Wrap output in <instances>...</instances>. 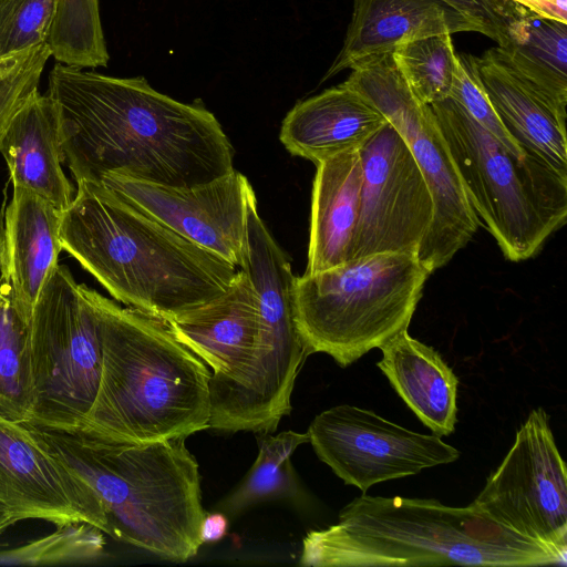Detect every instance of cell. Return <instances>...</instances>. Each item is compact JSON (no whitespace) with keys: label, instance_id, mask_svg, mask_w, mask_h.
Here are the masks:
<instances>
[{"label":"cell","instance_id":"19","mask_svg":"<svg viewBox=\"0 0 567 567\" xmlns=\"http://www.w3.org/2000/svg\"><path fill=\"white\" fill-rule=\"evenodd\" d=\"M0 153L13 187L35 193L61 212L70 206L75 188L62 168L60 110L49 94L35 92L13 116Z\"/></svg>","mask_w":567,"mask_h":567},{"label":"cell","instance_id":"1","mask_svg":"<svg viewBox=\"0 0 567 567\" xmlns=\"http://www.w3.org/2000/svg\"><path fill=\"white\" fill-rule=\"evenodd\" d=\"M48 94L60 110L63 158L76 183L120 174L193 187L235 168L234 148L212 112L157 92L142 76L56 63Z\"/></svg>","mask_w":567,"mask_h":567},{"label":"cell","instance_id":"4","mask_svg":"<svg viewBox=\"0 0 567 567\" xmlns=\"http://www.w3.org/2000/svg\"><path fill=\"white\" fill-rule=\"evenodd\" d=\"M299 564L315 567L542 566L566 564L555 550L493 522L472 503L363 494L338 522L310 530Z\"/></svg>","mask_w":567,"mask_h":567},{"label":"cell","instance_id":"29","mask_svg":"<svg viewBox=\"0 0 567 567\" xmlns=\"http://www.w3.org/2000/svg\"><path fill=\"white\" fill-rule=\"evenodd\" d=\"M50 55L42 43L0 59V141L13 116L38 92Z\"/></svg>","mask_w":567,"mask_h":567},{"label":"cell","instance_id":"34","mask_svg":"<svg viewBox=\"0 0 567 567\" xmlns=\"http://www.w3.org/2000/svg\"><path fill=\"white\" fill-rule=\"evenodd\" d=\"M538 14L567 23V0H511Z\"/></svg>","mask_w":567,"mask_h":567},{"label":"cell","instance_id":"32","mask_svg":"<svg viewBox=\"0 0 567 567\" xmlns=\"http://www.w3.org/2000/svg\"><path fill=\"white\" fill-rule=\"evenodd\" d=\"M474 23L480 33L504 44L512 25L529 9L511 0H442Z\"/></svg>","mask_w":567,"mask_h":567},{"label":"cell","instance_id":"20","mask_svg":"<svg viewBox=\"0 0 567 567\" xmlns=\"http://www.w3.org/2000/svg\"><path fill=\"white\" fill-rule=\"evenodd\" d=\"M476 74L499 120L526 155L567 178L566 121L497 54L473 55Z\"/></svg>","mask_w":567,"mask_h":567},{"label":"cell","instance_id":"14","mask_svg":"<svg viewBox=\"0 0 567 567\" xmlns=\"http://www.w3.org/2000/svg\"><path fill=\"white\" fill-rule=\"evenodd\" d=\"M101 184L175 233L240 267L248 212L257 203L249 181L235 168L205 184L173 187L107 174Z\"/></svg>","mask_w":567,"mask_h":567},{"label":"cell","instance_id":"6","mask_svg":"<svg viewBox=\"0 0 567 567\" xmlns=\"http://www.w3.org/2000/svg\"><path fill=\"white\" fill-rule=\"evenodd\" d=\"M167 324L210 371L209 429L272 433L290 414L295 382L310 354L297 329L261 319L244 270L221 296Z\"/></svg>","mask_w":567,"mask_h":567},{"label":"cell","instance_id":"7","mask_svg":"<svg viewBox=\"0 0 567 567\" xmlns=\"http://www.w3.org/2000/svg\"><path fill=\"white\" fill-rule=\"evenodd\" d=\"M430 275L416 252H384L296 277L295 320L309 354L346 368L408 330Z\"/></svg>","mask_w":567,"mask_h":567},{"label":"cell","instance_id":"16","mask_svg":"<svg viewBox=\"0 0 567 567\" xmlns=\"http://www.w3.org/2000/svg\"><path fill=\"white\" fill-rule=\"evenodd\" d=\"M470 31L478 32L474 23L442 0H353L343 45L322 82L392 53L404 40Z\"/></svg>","mask_w":567,"mask_h":567},{"label":"cell","instance_id":"17","mask_svg":"<svg viewBox=\"0 0 567 567\" xmlns=\"http://www.w3.org/2000/svg\"><path fill=\"white\" fill-rule=\"evenodd\" d=\"M62 212L35 193L13 187L0 218V268L21 309L32 317L62 250Z\"/></svg>","mask_w":567,"mask_h":567},{"label":"cell","instance_id":"5","mask_svg":"<svg viewBox=\"0 0 567 567\" xmlns=\"http://www.w3.org/2000/svg\"><path fill=\"white\" fill-rule=\"evenodd\" d=\"M102 340L94 402L80 423L106 436L150 443L209 429L210 371L167 322L85 287Z\"/></svg>","mask_w":567,"mask_h":567},{"label":"cell","instance_id":"9","mask_svg":"<svg viewBox=\"0 0 567 567\" xmlns=\"http://www.w3.org/2000/svg\"><path fill=\"white\" fill-rule=\"evenodd\" d=\"M85 285L58 265L31 318L34 403L28 421L48 426L80 424L100 384L102 340Z\"/></svg>","mask_w":567,"mask_h":567},{"label":"cell","instance_id":"23","mask_svg":"<svg viewBox=\"0 0 567 567\" xmlns=\"http://www.w3.org/2000/svg\"><path fill=\"white\" fill-rule=\"evenodd\" d=\"M504 63L567 118V23L528 10L495 47Z\"/></svg>","mask_w":567,"mask_h":567},{"label":"cell","instance_id":"21","mask_svg":"<svg viewBox=\"0 0 567 567\" xmlns=\"http://www.w3.org/2000/svg\"><path fill=\"white\" fill-rule=\"evenodd\" d=\"M316 166L305 274L324 271L348 261L360 213L362 164L359 150L337 154Z\"/></svg>","mask_w":567,"mask_h":567},{"label":"cell","instance_id":"33","mask_svg":"<svg viewBox=\"0 0 567 567\" xmlns=\"http://www.w3.org/2000/svg\"><path fill=\"white\" fill-rule=\"evenodd\" d=\"M227 530L228 518L225 513H206L199 527L202 544L219 542L227 534Z\"/></svg>","mask_w":567,"mask_h":567},{"label":"cell","instance_id":"24","mask_svg":"<svg viewBox=\"0 0 567 567\" xmlns=\"http://www.w3.org/2000/svg\"><path fill=\"white\" fill-rule=\"evenodd\" d=\"M31 318L0 268V415L14 422L28 421L34 403Z\"/></svg>","mask_w":567,"mask_h":567},{"label":"cell","instance_id":"8","mask_svg":"<svg viewBox=\"0 0 567 567\" xmlns=\"http://www.w3.org/2000/svg\"><path fill=\"white\" fill-rule=\"evenodd\" d=\"M476 216L504 257H534L566 223L567 178L515 157L452 97L430 105Z\"/></svg>","mask_w":567,"mask_h":567},{"label":"cell","instance_id":"11","mask_svg":"<svg viewBox=\"0 0 567 567\" xmlns=\"http://www.w3.org/2000/svg\"><path fill=\"white\" fill-rule=\"evenodd\" d=\"M472 504L502 527L567 558V474L549 416L530 411Z\"/></svg>","mask_w":567,"mask_h":567},{"label":"cell","instance_id":"12","mask_svg":"<svg viewBox=\"0 0 567 567\" xmlns=\"http://www.w3.org/2000/svg\"><path fill=\"white\" fill-rule=\"evenodd\" d=\"M307 433L319 460L363 493L380 482L415 475L461 455L435 434L413 432L349 404L316 415Z\"/></svg>","mask_w":567,"mask_h":567},{"label":"cell","instance_id":"35","mask_svg":"<svg viewBox=\"0 0 567 567\" xmlns=\"http://www.w3.org/2000/svg\"><path fill=\"white\" fill-rule=\"evenodd\" d=\"M17 522L13 516L0 507V535Z\"/></svg>","mask_w":567,"mask_h":567},{"label":"cell","instance_id":"15","mask_svg":"<svg viewBox=\"0 0 567 567\" xmlns=\"http://www.w3.org/2000/svg\"><path fill=\"white\" fill-rule=\"evenodd\" d=\"M0 507L18 522L43 519L55 526L103 520L87 485L49 452L21 422L0 415Z\"/></svg>","mask_w":567,"mask_h":567},{"label":"cell","instance_id":"22","mask_svg":"<svg viewBox=\"0 0 567 567\" xmlns=\"http://www.w3.org/2000/svg\"><path fill=\"white\" fill-rule=\"evenodd\" d=\"M378 368L433 434L447 436L455 431L458 380L433 348L404 330L379 348Z\"/></svg>","mask_w":567,"mask_h":567},{"label":"cell","instance_id":"13","mask_svg":"<svg viewBox=\"0 0 567 567\" xmlns=\"http://www.w3.org/2000/svg\"><path fill=\"white\" fill-rule=\"evenodd\" d=\"M359 152L360 213L348 261L384 252L417 254L434 204L406 142L386 122Z\"/></svg>","mask_w":567,"mask_h":567},{"label":"cell","instance_id":"26","mask_svg":"<svg viewBox=\"0 0 567 567\" xmlns=\"http://www.w3.org/2000/svg\"><path fill=\"white\" fill-rule=\"evenodd\" d=\"M45 44L59 63L83 69L106 66L99 0H56Z\"/></svg>","mask_w":567,"mask_h":567},{"label":"cell","instance_id":"25","mask_svg":"<svg viewBox=\"0 0 567 567\" xmlns=\"http://www.w3.org/2000/svg\"><path fill=\"white\" fill-rule=\"evenodd\" d=\"M258 456L236 489L218 504L227 515H238L249 507L275 499H297L300 486L291 464L297 447L309 442L308 433L282 431L277 435L258 433Z\"/></svg>","mask_w":567,"mask_h":567},{"label":"cell","instance_id":"2","mask_svg":"<svg viewBox=\"0 0 567 567\" xmlns=\"http://www.w3.org/2000/svg\"><path fill=\"white\" fill-rule=\"evenodd\" d=\"M21 423L87 485L104 534L171 561L198 553L206 512L199 466L186 439L134 443L84 424Z\"/></svg>","mask_w":567,"mask_h":567},{"label":"cell","instance_id":"30","mask_svg":"<svg viewBox=\"0 0 567 567\" xmlns=\"http://www.w3.org/2000/svg\"><path fill=\"white\" fill-rule=\"evenodd\" d=\"M56 0H0V59L45 43Z\"/></svg>","mask_w":567,"mask_h":567},{"label":"cell","instance_id":"10","mask_svg":"<svg viewBox=\"0 0 567 567\" xmlns=\"http://www.w3.org/2000/svg\"><path fill=\"white\" fill-rule=\"evenodd\" d=\"M344 82L364 95L403 137L427 183L434 216L417 257L432 274L472 239L481 224L436 118L430 105L411 93L392 53L355 66Z\"/></svg>","mask_w":567,"mask_h":567},{"label":"cell","instance_id":"18","mask_svg":"<svg viewBox=\"0 0 567 567\" xmlns=\"http://www.w3.org/2000/svg\"><path fill=\"white\" fill-rule=\"evenodd\" d=\"M386 122L364 95L343 82L297 103L282 121L279 140L292 155L318 164L360 150Z\"/></svg>","mask_w":567,"mask_h":567},{"label":"cell","instance_id":"3","mask_svg":"<svg viewBox=\"0 0 567 567\" xmlns=\"http://www.w3.org/2000/svg\"><path fill=\"white\" fill-rule=\"evenodd\" d=\"M62 210V250L117 301L168 322L221 296L239 268L124 202L79 182Z\"/></svg>","mask_w":567,"mask_h":567},{"label":"cell","instance_id":"28","mask_svg":"<svg viewBox=\"0 0 567 567\" xmlns=\"http://www.w3.org/2000/svg\"><path fill=\"white\" fill-rule=\"evenodd\" d=\"M105 550L104 533L85 522L56 525L55 532L16 548L0 550V565L92 563Z\"/></svg>","mask_w":567,"mask_h":567},{"label":"cell","instance_id":"27","mask_svg":"<svg viewBox=\"0 0 567 567\" xmlns=\"http://www.w3.org/2000/svg\"><path fill=\"white\" fill-rule=\"evenodd\" d=\"M452 34L402 41L392 52L394 64L414 97L431 105L450 97L457 64Z\"/></svg>","mask_w":567,"mask_h":567},{"label":"cell","instance_id":"31","mask_svg":"<svg viewBox=\"0 0 567 567\" xmlns=\"http://www.w3.org/2000/svg\"><path fill=\"white\" fill-rule=\"evenodd\" d=\"M450 97L458 102L473 120L519 161L530 156L524 153L499 120L476 74L473 55L457 53L456 73Z\"/></svg>","mask_w":567,"mask_h":567}]
</instances>
